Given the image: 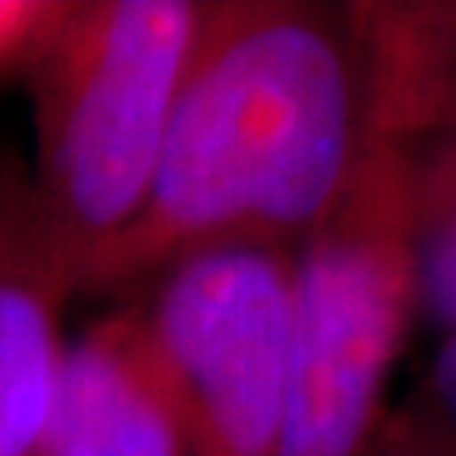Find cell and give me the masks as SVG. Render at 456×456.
I'll use <instances>...</instances> for the list:
<instances>
[{
	"label": "cell",
	"mask_w": 456,
	"mask_h": 456,
	"mask_svg": "<svg viewBox=\"0 0 456 456\" xmlns=\"http://www.w3.org/2000/svg\"><path fill=\"white\" fill-rule=\"evenodd\" d=\"M34 456H183L176 403L146 311L105 314L65 345Z\"/></svg>",
	"instance_id": "5"
},
{
	"label": "cell",
	"mask_w": 456,
	"mask_h": 456,
	"mask_svg": "<svg viewBox=\"0 0 456 456\" xmlns=\"http://www.w3.org/2000/svg\"><path fill=\"white\" fill-rule=\"evenodd\" d=\"M399 152L412 193L416 318L456 335V122Z\"/></svg>",
	"instance_id": "7"
},
{
	"label": "cell",
	"mask_w": 456,
	"mask_h": 456,
	"mask_svg": "<svg viewBox=\"0 0 456 456\" xmlns=\"http://www.w3.org/2000/svg\"><path fill=\"white\" fill-rule=\"evenodd\" d=\"M71 294L24 193L0 213V456H34L45 433Z\"/></svg>",
	"instance_id": "6"
},
{
	"label": "cell",
	"mask_w": 456,
	"mask_h": 456,
	"mask_svg": "<svg viewBox=\"0 0 456 456\" xmlns=\"http://www.w3.org/2000/svg\"><path fill=\"white\" fill-rule=\"evenodd\" d=\"M416 318L409 163L362 135L331 210L291 254L281 456H359Z\"/></svg>",
	"instance_id": "3"
},
{
	"label": "cell",
	"mask_w": 456,
	"mask_h": 456,
	"mask_svg": "<svg viewBox=\"0 0 456 456\" xmlns=\"http://www.w3.org/2000/svg\"><path fill=\"white\" fill-rule=\"evenodd\" d=\"M58 11V4H0V61L7 58H31L34 45Z\"/></svg>",
	"instance_id": "9"
},
{
	"label": "cell",
	"mask_w": 456,
	"mask_h": 456,
	"mask_svg": "<svg viewBox=\"0 0 456 456\" xmlns=\"http://www.w3.org/2000/svg\"><path fill=\"white\" fill-rule=\"evenodd\" d=\"M359 152L345 7L207 0L142 210L78 291H118L224 247L291 250L331 210Z\"/></svg>",
	"instance_id": "1"
},
{
	"label": "cell",
	"mask_w": 456,
	"mask_h": 456,
	"mask_svg": "<svg viewBox=\"0 0 456 456\" xmlns=\"http://www.w3.org/2000/svg\"><path fill=\"white\" fill-rule=\"evenodd\" d=\"M291 250L224 247L156 277L146 322L183 456H281L288 423Z\"/></svg>",
	"instance_id": "4"
},
{
	"label": "cell",
	"mask_w": 456,
	"mask_h": 456,
	"mask_svg": "<svg viewBox=\"0 0 456 456\" xmlns=\"http://www.w3.org/2000/svg\"><path fill=\"white\" fill-rule=\"evenodd\" d=\"M429 409L456 433V335H443L436 355L429 362L426 389L419 392Z\"/></svg>",
	"instance_id": "10"
},
{
	"label": "cell",
	"mask_w": 456,
	"mask_h": 456,
	"mask_svg": "<svg viewBox=\"0 0 456 456\" xmlns=\"http://www.w3.org/2000/svg\"><path fill=\"white\" fill-rule=\"evenodd\" d=\"M196 17L200 0L58 4L28 58V200L75 291L146 203Z\"/></svg>",
	"instance_id": "2"
},
{
	"label": "cell",
	"mask_w": 456,
	"mask_h": 456,
	"mask_svg": "<svg viewBox=\"0 0 456 456\" xmlns=\"http://www.w3.org/2000/svg\"><path fill=\"white\" fill-rule=\"evenodd\" d=\"M359 456H456V433L416 392L406 406L382 416Z\"/></svg>",
	"instance_id": "8"
}]
</instances>
